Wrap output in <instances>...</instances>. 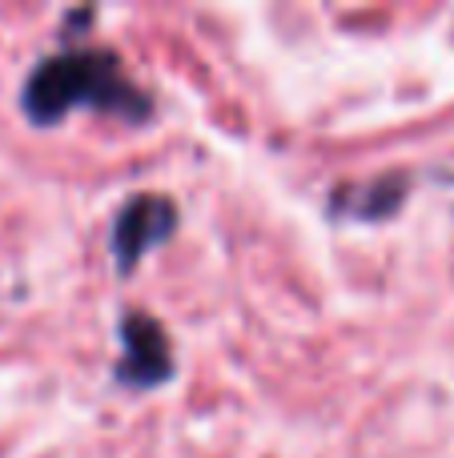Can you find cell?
Returning a JSON list of instances; mask_svg holds the SVG:
<instances>
[{
  "label": "cell",
  "instance_id": "obj_2",
  "mask_svg": "<svg viewBox=\"0 0 454 458\" xmlns=\"http://www.w3.org/2000/svg\"><path fill=\"white\" fill-rule=\"evenodd\" d=\"M173 229V206L165 198H133L117 217V229H113V250H117L121 266H133L149 245H157L161 237Z\"/></svg>",
  "mask_w": 454,
  "mask_h": 458
},
{
  "label": "cell",
  "instance_id": "obj_3",
  "mask_svg": "<svg viewBox=\"0 0 454 458\" xmlns=\"http://www.w3.org/2000/svg\"><path fill=\"white\" fill-rule=\"evenodd\" d=\"M125 362L121 374L133 382H157L161 374H169V342L149 318H125Z\"/></svg>",
  "mask_w": 454,
  "mask_h": 458
},
{
  "label": "cell",
  "instance_id": "obj_1",
  "mask_svg": "<svg viewBox=\"0 0 454 458\" xmlns=\"http://www.w3.org/2000/svg\"><path fill=\"white\" fill-rule=\"evenodd\" d=\"M80 105L117 113L145 109L141 93L129 85L117 56L101 53V48H72V53L53 56L24 85V109L37 121H56Z\"/></svg>",
  "mask_w": 454,
  "mask_h": 458
}]
</instances>
